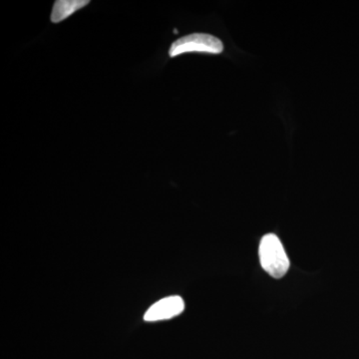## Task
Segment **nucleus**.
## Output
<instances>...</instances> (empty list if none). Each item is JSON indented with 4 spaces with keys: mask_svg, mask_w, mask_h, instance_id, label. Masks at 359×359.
<instances>
[{
    "mask_svg": "<svg viewBox=\"0 0 359 359\" xmlns=\"http://www.w3.org/2000/svg\"><path fill=\"white\" fill-rule=\"evenodd\" d=\"M259 256L262 266L273 278H282L289 271V257L280 238L273 233H268L262 238Z\"/></svg>",
    "mask_w": 359,
    "mask_h": 359,
    "instance_id": "obj_1",
    "label": "nucleus"
},
{
    "mask_svg": "<svg viewBox=\"0 0 359 359\" xmlns=\"http://www.w3.org/2000/svg\"><path fill=\"white\" fill-rule=\"evenodd\" d=\"M185 309V302L179 295L165 297L153 304L144 316V320L152 323L170 320L183 313Z\"/></svg>",
    "mask_w": 359,
    "mask_h": 359,
    "instance_id": "obj_3",
    "label": "nucleus"
},
{
    "mask_svg": "<svg viewBox=\"0 0 359 359\" xmlns=\"http://www.w3.org/2000/svg\"><path fill=\"white\" fill-rule=\"evenodd\" d=\"M89 4L88 0H57L52 9L51 21L61 22Z\"/></svg>",
    "mask_w": 359,
    "mask_h": 359,
    "instance_id": "obj_4",
    "label": "nucleus"
},
{
    "mask_svg": "<svg viewBox=\"0 0 359 359\" xmlns=\"http://www.w3.org/2000/svg\"><path fill=\"white\" fill-rule=\"evenodd\" d=\"M224 50L223 42L210 34L204 33H195L182 37L173 44L169 50L171 57L181 55L190 52H200V53L219 54Z\"/></svg>",
    "mask_w": 359,
    "mask_h": 359,
    "instance_id": "obj_2",
    "label": "nucleus"
}]
</instances>
